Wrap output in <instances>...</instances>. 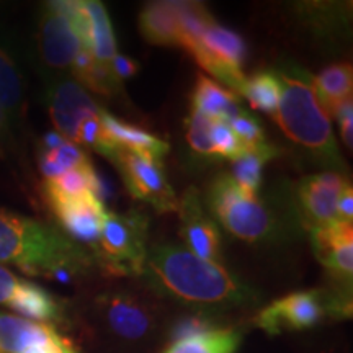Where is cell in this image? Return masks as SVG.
Segmentation results:
<instances>
[{
    "instance_id": "cell-1",
    "label": "cell",
    "mask_w": 353,
    "mask_h": 353,
    "mask_svg": "<svg viewBox=\"0 0 353 353\" xmlns=\"http://www.w3.org/2000/svg\"><path fill=\"white\" fill-rule=\"evenodd\" d=\"M157 293L196 309L226 311L257 303V293L223 265L203 260L188 249L157 245L148 250L141 272Z\"/></svg>"
},
{
    "instance_id": "cell-2",
    "label": "cell",
    "mask_w": 353,
    "mask_h": 353,
    "mask_svg": "<svg viewBox=\"0 0 353 353\" xmlns=\"http://www.w3.org/2000/svg\"><path fill=\"white\" fill-rule=\"evenodd\" d=\"M0 262L61 281L90 267L85 250L59 229L7 210H0Z\"/></svg>"
},
{
    "instance_id": "cell-3",
    "label": "cell",
    "mask_w": 353,
    "mask_h": 353,
    "mask_svg": "<svg viewBox=\"0 0 353 353\" xmlns=\"http://www.w3.org/2000/svg\"><path fill=\"white\" fill-rule=\"evenodd\" d=\"M280 79V103L275 121L288 138L311 152L325 165L341 167L327 112L321 107L306 72H276Z\"/></svg>"
},
{
    "instance_id": "cell-4",
    "label": "cell",
    "mask_w": 353,
    "mask_h": 353,
    "mask_svg": "<svg viewBox=\"0 0 353 353\" xmlns=\"http://www.w3.org/2000/svg\"><path fill=\"white\" fill-rule=\"evenodd\" d=\"M208 203L213 214L232 236L247 242L268 239L275 231L270 210L242 190L231 175L223 174L211 183Z\"/></svg>"
},
{
    "instance_id": "cell-5",
    "label": "cell",
    "mask_w": 353,
    "mask_h": 353,
    "mask_svg": "<svg viewBox=\"0 0 353 353\" xmlns=\"http://www.w3.org/2000/svg\"><path fill=\"white\" fill-rule=\"evenodd\" d=\"M327 314L350 317L352 296L319 290L298 291L262 309L255 317V324L267 334L278 335L286 330L314 327Z\"/></svg>"
},
{
    "instance_id": "cell-6",
    "label": "cell",
    "mask_w": 353,
    "mask_h": 353,
    "mask_svg": "<svg viewBox=\"0 0 353 353\" xmlns=\"http://www.w3.org/2000/svg\"><path fill=\"white\" fill-rule=\"evenodd\" d=\"M149 219L131 210L105 213L97 254L101 265L117 275H141L148 255Z\"/></svg>"
},
{
    "instance_id": "cell-7",
    "label": "cell",
    "mask_w": 353,
    "mask_h": 353,
    "mask_svg": "<svg viewBox=\"0 0 353 353\" xmlns=\"http://www.w3.org/2000/svg\"><path fill=\"white\" fill-rule=\"evenodd\" d=\"M39 39L48 65L54 69L72 65L79 52L87 50V25L81 2L48 3Z\"/></svg>"
},
{
    "instance_id": "cell-8",
    "label": "cell",
    "mask_w": 353,
    "mask_h": 353,
    "mask_svg": "<svg viewBox=\"0 0 353 353\" xmlns=\"http://www.w3.org/2000/svg\"><path fill=\"white\" fill-rule=\"evenodd\" d=\"M188 52L206 72L241 94L245 82L242 74L245 44L239 34L211 21Z\"/></svg>"
},
{
    "instance_id": "cell-9",
    "label": "cell",
    "mask_w": 353,
    "mask_h": 353,
    "mask_svg": "<svg viewBox=\"0 0 353 353\" xmlns=\"http://www.w3.org/2000/svg\"><path fill=\"white\" fill-rule=\"evenodd\" d=\"M113 162L120 169L128 192L132 196L151 203L159 213L176 211L179 201L167 180L162 161L121 148Z\"/></svg>"
},
{
    "instance_id": "cell-10",
    "label": "cell",
    "mask_w": 353,
    "mask_h": 353,
    "mask_svg": "<svg viewBox=\"0 0 353 353\" xmlns=\"http://www.w3.org/2000/svg\"><path fill=\"white\" fill-rule=\"evenodd\" d=\"M0 304H7L28 321L51 322L61 321L63 307L54 298L32 281L21 280L8 268L0 265Z\"/></svg>"
},
{
    "instance_id": "cell-11",
    "label": "cell",
    "mask_w": 353,
    "mask_h": 353,
    "mask_svg": "<svg viewBox=\"0 0 353 353\" xmlns=\"http://www.w3.org/2000/svg\"><path fill=\"white\" fill-rule=\"evenodd\" d=\"M176 211L182 221V237L188 250L203 260L219 263L223 241L216 223L203 210V203L195 188H188L179 201Z\"/></svg>"
},
{
    "instance_id": "cell-12",
    "label": "cell",
    "mask_w": 353,
    "mask_h": 353,
    "mask_svg": "<svg viewBox=\"0 0 353 353\" xmlns=\"http://www.w3.org/2000/svg\"><path fill=\"white\" fill-rule=\"evenodd\" d=\"M311 239L319 262L332 273L343 288L352 286L353 273V229L352 223L335 219L311 229Z\"/></svg>"
},
{
    "instance_id": "cell-13",
    "label": "cell",
    "mask_w": 353,
    "mask_h": 353,
    "mask_svg": "<svg viewBox=\"0 0 353 353\" xmlns=\"http://www.w3.org/2000/svg\"><path fill=\"white\" fill-rule=\"evenodd\" d=\"M347 180L335 172L309 175L298 185V201L309 229L332 223Z\"/></svg>"
},
{
    "instance_id": "cell-14",
    "label": "cell",
    "mask_w": 353,
    "mask_h": 353,
    "mask_svg": "<svg viewBox=\"0 0 353 353\" xmlns=\"http://www.w3.org/2000/svg\"><path fill=\"white\" fill-rule=\"evenodd\" d=\"M52 213L74 242L97 250L105 218L103 203L94 193L82 198H52L48 200Z\"/></svg>"
},
{
    "instance_id": "cell-15",
    "label": "cell",
    "mask_w": 353,
    "mask_h": 353,
    "mask_svg": "<svg viewBox=\"0 0 353 353\" xmlns=\"http://www.w3.org/2000/svg\"><path fill=\"white\" fill-rule=\"evenodd\" d=\"M100 112L82 85L65 81L57 83L50 94V114L57 132L70 143L76 144L77 131L83 121Z\"/></svg>"
},
{
    "instance_id": "cell-16",
    "label": "cell",
    "mask_w": 353,
    "mask_h": 353,
    "mask_svg": "<svg viewBox=\"0 0 353 353\" xmlns=\"http://www.w3.org/2000/svg\"><path fill=\"white\" fill-rule=\"evenodd\" d=\"M103 314L110 330L126 341H141L149 335L154 324L149 307L128 294L105 298Z\"/></svg>"
},
{
    "instance_id": "cell-17",
    "label": "cell",
    "mask_w": 353,
    "mask_h": 353,
    "mask_svg": "<svg viewBox=\"0 0 353 353\" xmlns=\"http://www.w3.org/2000/svg\"><path fill=\"white\" fill-rule=\"evenodd\" d=\"M180 6L182 2H154L141 12L139 30L149 43L179 46Z\"/></svg>"
},
{
    "instance_id": "cell-18",
    "label": "cell",
    "mask_w": 353,
    "mask_h": 353,
    "mask_svg": "<svg viewBox=\"0 0 353 353\" xmlns=\"http://www.w3.org/2000/svg\"><path fill=\"white\" fill-rule=\"evenodd\" d=\"M192 112L229 123L242 112L237 97L205 76H198L192 94Z\"/></svg>"
},
{
    "instance_id": "cell-19",
    "label": "cell",
    "mask_w": 353,
    "mask_h": 353,
    "mask_svg": "<svg viewBox=\"0 0 353 353\" xmlns=\"http://www.w3.org/2000/svg\"><path fill=\"white\" fill-rule=\"evenodd\" d=\"M100 120L108 134L112 136V139L123 149L141 154V156L157 159V161H162L165 154L169 152V144L165 141L151 134V132L139 130L130 123L118 120L105 110H100Z\"/></svg>"
},
{
    "instance_id": "cell-20",
    "label": "cell",
    "mask_w": 353,
    "mask_h": 353,
    "mask_svg": "<svg viewBox=\"0 0 353 353\" xmlns=\"http://www.w3.org/2000/svg\"><path fill=\"white\" fill-rule=\"evenodd\" d=\"M81 8L87 25V50L100 63H112L118 54L117 41L103 3L87 0L81 2Z\"/></svg>"
},
{
    "instance_id": "cell-21",
    "label": "cell",
    "mask_w": 353,
    "mask_h": 353,
    "mask_svg": "<svg viewBox=\"0 0 353 353\" xmlns=\"http://www.w3.org/2000/svg\"><path fill=\"white\" fill-rule=\"evenodd\" d=\"M51 324L0 312V353H23L54 332Z\"/></svg>"
},
{
    "instance_id": "cell-22",
    "label": "cell",
    "mask_w": 353,
    "mask_h": 353,
    "mask_svg": "<svg viewBox=\"0 0 353 353\" xmlns=\"http://www.w3.org/2000/svg\"><path fill=\"white\" fill-rule=\"evenodd\" d=\"M241 341L239 330L213 327L205 332L175 339L164 353H236Z\"/></svg>"
},
{
    "instance_id": "cell-23",
    "label": "cell",
    "mask_w": 353,
    "mask_h": 353,
    "mask_svg": "<svg viewBox=\"0 0 353 353\" xmlns=\"http://www.w3.org/2000/svg\"><path fill=\"white\" fill-rule=\"evenodd\" d=\"M311 83L321 107L334 114L337 105L352 97V65L347 63L329 65L317 77H311Z\"/></svg>"
},
{
    "instance_id": "cell-24",
    "label": "cell",
    "mask_w": 353,
    "mask_h": 353,
    "mask_svg": "<svg viewBox=\"0 0 353 353\" xmlns=\"http://www.w3.org/2000/svg\"><path fill=\"white\" fill-rule=\"evenodd\" d=\"M97 182H99V174L95 172L92 162H88V164L64 172L56 179L46 180L43 185L44 196L46 200H52V198H82L90 193L95 195Z\"/></svg>"
},
{
    "instance_id": "cell-25",
    "label": "cell",
    "mask_w": 353,
    "mask_h": 353,
    "mask_svg": "<svg viewBox=\"0 0 353 353\" xmlns=\"http://www.w3.org/2000/svg\"><path fill=\"white\" fill-rule=\"evenodd\" d=\"M72 70L79 81L101 95H112L120 88V81L113 74L110 63L97 61L88 50L79 52L72 63Z\"/></svg>"
},
{
    "instance_id": "cell-26",
    "label": "cell",
    "mask_w": 353,
    "mask_h": 353,
    "mask_svg": "<svg viewBox=\"0 0 353 353\" xmlns=\"http://www.w3.org/2000/svg\"><path fill=\"white\" fill-rule=\"evenodd\" d=\"M276 156L278 149L273 148L272 144H265L263 148L247 152L237 161H234L231 176L245 193L257 196L260 183H262V169L265 162Z\"/></svg>"
},
{
    "instance_id": "cell-27",
    "label": "cell",
    "mask_w": 353,
    "mask_h": 353,
    "mask_svg": "<svg viewBox=\"0 0 353 353\" xmlns=\"http://www.w3.org/2000/svg\"><path fill=\"white\" fill-rule=\"evenodd\" d=\"M241 95L250 101L254 108L275 117L280 103V79L276 72H257L245 79Z\"/></svg>"
},
{
    "instance_id": "cell-28",
    "label": "cell",
    "mask_w": 353,
    "mask_h": 353,
    "mask_svg": "<svg viewBox=\"0 0 353 353\" xmlns=\"http://www.w3.org/2000/svg\"><path fill=\"white\" fill-rule=\"evenodd\" d=\"M88 162H90V159L87 157V154L70 141H64L59 148L41 151L39 154V169L46 176V180L56 179V176L63 175L64 172L88 164Z\"/></svg>"
},
{
    "instance_id": "cell-29",
    "label": "cell",
    "mask_w": 353,
    "mask_h": 353,
    "mask_svg": "<svg viewBox=\"0 0 353 353\" xmlns=\"http://www.w3.org/2000/svg\"><path fill=\"white\" fill-rule=\"evenodd\" d=\"M76 144L87 145V148L94 149V151L110 159V161H113L114 156H117V152L121 149L120 145L112 139V136L108 134V131L105 130L103 123L100 120V112L97 114H92V117H88L87 120L82 123L77 131Z\"/></svg>"
},
{
    "instance_id": "cell-30",
    "label": "cell",
    "mask_w": 353,
    "mask_h": 353,
    "mask_svg": "<svg viewBox=\"0 0 353 353\" xmlns=\"http://www.w3.org/2000/svg\"><path fill=\"white\" fill-rule=\"evenodd\" d=\"M20 79L10 57L0 50V110L12 112L20 101Z\"/></svg>"
},
{
    "instance_id": "cell-31",
    "label": "cell",
    "mask_w": 353,
    "mask_h": 353,
    "mask_svg": "<svg viewBox=\"0 0 353 353\" xmlns=\"http://www.w3.org/2000/svg\"><path fill=\"white\" fill-rule=\"evenodd\" d=\"M229 126H231L232 132L241 141L247 152L255 151V149L263 148L265 144H268L267 139H265V131L260 121L255 120L252 114L244 112V110L229 121Z\"/></svg>"
},
{
    "instance_id": "cell-32",
    "label": "cell",
    "mask_w": 353,
    "mask_h": 353,
    "mask_svg": "<svg viewBox=\"0 0 353 353\" xmlns=\"http://www.w3.org/2000/svg\"><path fill=\"white\" fill-rule=\"evenodd\" d=\"M210 134H211V143L214 145L216 156L231 159V161H237V159L247 154L245 148L242 145L241 141L236 138V134L232 132L229 123L213 121Z\"/></svg>"
},
{
    "instance_id": "cell-33",
    "label": "cell",
    "mask_w": 353,
    "mask_h": 353,
    "mask_svg": "<svg viewBox=\"0 0 353 353\" xmlns=\"http://www.w3.org/2000/svg\"><path fill=\"white\" fill-rule=\"evenodd\" d=\"M214 120L205 117V114L192 112L188 121V132L187 139L188 144L192 145V149L203 156H216L214 145L211 143V125Z\"/></svg>"
},
{
    "instance_id": "cell-34",
    "label": "cell",
    "mask_w": 353,
    "mask_h": 353,
    "mask_svg": "<svg viewBox=\"0 0 353 353\" xmlns=\"http://www.w3.org/2000/svg\"><path fill=\"white\" fill-rule=\"evenodd\" d=\"M334 117L337 118V121L341 123V131H342V138H343V143L348 149L352 151L353 148V107H352V97H348L341 103L337 105V108H335L334 112Z\"/></svg>"
},
{
    "instance_id": "cell-35",
    "label": "cell",
    "mask_w": 353,
    "mask_h": 353,
    "mask_svg": "<svg viewBox=\"0 0 353 353\" xmlns=\"http://www.w3.org/2000/svg\"><path fill=\"white\" fill-rule=\"evenodd\" d=\"M110 65H112L113 74L117 76L118 81H121V79L132 77L136 72H138V64L126 56L117 54L113 57V61L110 63Z\"/></svg>"
},
{
    "instance_id": "cell-36",
    "label": "cell",
    "mask_w": 353,
    "mask_h": 353,
    "mask_svg": "<svg viewBox=\"0 0 353 353\" xmlns=\"http://www.w3.org/2000/svg\"><path fill=\"white\" fill-rule=\"evenodd\" d=\"M353 192H352V185L347 183V187L343 188L341 200H339L337 205V218L342 221H348L352 223L353 218Z\"/></svg>"
},
{
    "instance_id": "cell-37",
    "label": "cell",
    "mask_w": 353,
    "mask_h": 353,
    "mask_svg": "<svg viewBox=\"0 0 353 353\" xmlns=\"http://www.w3.org/2000/svg\"><path fill=\"white\" fill-rule=\"evenodd\" d=\"M64 141L68 139H65L64 136H61L59 132H48V134L43 138V151H50V149L59 148Z\"/></svg>"
}]
</instances>
